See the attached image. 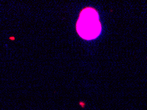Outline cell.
<instances>
[{"label": "cell", "instance_id": "cell-1", "mask_svg": "<svg viewBox=\"0 0 147 110\" xmlns=\"http://www.w3.org/2000/svg\"><path fill=\"white\" fill-rule=\"evenodd\" d=\"M76 30L79 35L85 40L98 37L101 31V26L96 10L92 7L84 9L80 14Z\"/></svg>", "mask_w": 147, "mask_h": 110}]
</instances>
